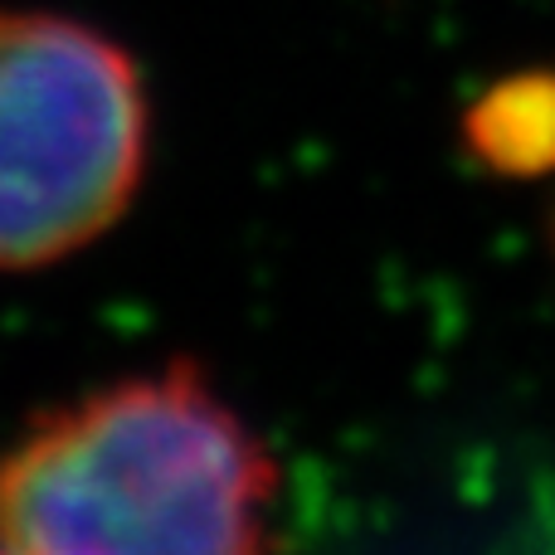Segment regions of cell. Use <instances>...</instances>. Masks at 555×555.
Here are the masks:
<instances>
[{"label": "cell", "instance_id": "cell-1", "mask_svg": "<svg viewBox=\"0 0 555 555\" xmlns=\"http://www.w3.org/2000/svg\"><path fill=\"white\" fill-rule=\"evenodd\" d=\"M283 473L195 361L49 410L0 459V551L240 555L278 541Z\"/></svg>", "mask_w": 555, "mask_h": 555}, {"label": "cell", "instance_id": "cell-2", "mask_svg": "<svg viewBox=\"0 0 555 555\" xmlns=\"http://www.w3.org/2000/svg\"><path fill=\"white\" fill-rule=\"evenodd\" d=\"M142 68L64 15L0 10V269H44L103 240L146 171Z\"/></svg>", "mask_w": 555, "mask_h": 555}, {"label": "cell", "instance_id": "cell-3", "mask_svg": "<svg viewBox=\"0 0 555 555\" xmlns=\"http://www.w3.org/2000/svg\"><path fill=\"white\" fill-rule=\"evenodd\" d=\"M463 146L492 176L531 181L555 171V74L527 68L492 83L463 113Z\"/></svg>", "mask_w": 555, "mask_h": 555}]
</instances>
